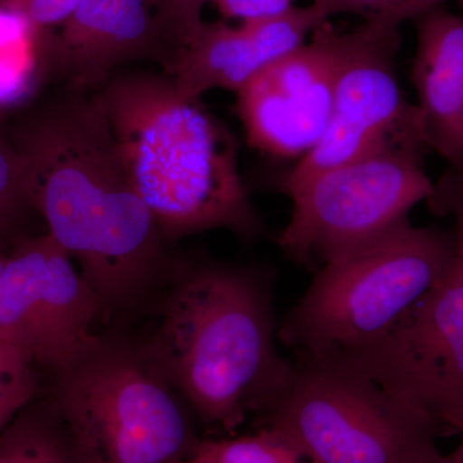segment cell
<instances>
[{"instance_id":"6da1fadb","label":"cell","mask_w":463,"mask_h":463,"mask_svg":"<svg viewBox=\"0 0 463 463\" xmlns=\"http://www.w3.org/2000/svg\"><path fill=\"white\" fill-rule=\"evenodd\" d=\"M18 155L26 200L106 312L137 309L165 285L174 269L166 242L130 181L99 94L61 100Z\"/></svg>"},{"instance_id":"e0dca14e","label":"cell","mask_w":463,"mask_h":463,"mask_svg":"<svg viewBox=\"0 0 463 463\" xmlns=\"http://www.w3.org/2000/svg\"><path fill=\"white\" fill-rule=\"evenodd\" d=\"M426 203L435 215L452 216L455 221V260L463 274V173L449 169L443 174Z\"/></svg>"},{"instance_id":"52a82bcc","label":"cell","mask_w":463,"mask_h":463,"mask_svg":"<svg viewBox=\"0 0 463 463\" xmlns=\"http://www.w3.org/2000/svg\"><path fill=\"white\" fill-rule=\"evenodd\" d=\"M282 192L294 207L277 243L292 263L316 272L410 219L434 183L421 152L399 149L332 167Z\"/></svg>"},{"instance_id":"8fae6325","label":"cell","mask_w":463,"mask_h":463,"mask_svg":"<svg viewBox=\"0 0 463 463\" xmlns=\"http://www.w3.org/2000/svg\"><path fill=\"white\" fill-rule=\"evenodd\" d=\"M328 20L312 3L240 27L224 21L203 23L194 41L174 53L170 76L185 99H200L214 88L237 93L265 67L301 47Z\"/></svg>"},{"instance_id":"30bf717a","label":"cell","mask_w":463,"mask_h":463,"mask_svg":"<svg viewBox=\"0 0 463 463\" xmlns=\"http://www.w3.org/2000/svg\"><path fill=\"white\" fill-rule=\"evenodd\" d=\"M344 33L330 21L237 91L249 145L277 158H303L325 136L334 108Z\"/></svg>"},{"instance_id":"4316f807","label":"cell","mask_w":463,"mask_h":463,"mask_svg":"<svg viewBox=\"0 0 463 463\" xmlns=\"http://www.w3.org/2000/svg\"><path fill=\"white\" fill-rule=\"evenodd\" d=\"M5 5V8L14 9V11H16L18 8V5L23 3V0H3Z\"/></svg>"},{"instance_id":"d6986e66","label":"cell","mask_w":463,"mask_h":463,"mask_svg":"<svg viewBox=\"0 0 463 463\" xmlns=\"http://www.w3.org/2000/svg\"><path fill=\"white\" fill-rule=\"evenodd\" d=\"M224 18L241 23L281 16L294 8L295 0H210Z\"/></svg>"},{"instance_id":"d4e9b609","label":"cell","mask_w":463,"mask_h":463,"mask_svg":"<svg viewBox=\"0 0 463 463\" xmlns=\"http://www.w3.org/2000/svg\"><path fill=\"white\" fill-rule=\"evenodd\" d=\"M148 2L154 9L155 14H156L158 23H160L161 18L165 16L166 12L169 11L173 0H148Z\"/></svg>"},{"instance_id":"7c38bea8","label":"cell","mask_w":463,"mask_h":463,"mask_svg":"<svg viewBox=\"0 0 463 463\" xmlns=\"http://www.w3.org/2000/svg\"><path fill=\"white\" fill-rule=\"evenodd\" d=\"M148 0H80L53 50L78 87L106 84L115 67L137 58L173 54Z\"/></svg>"},{"instance_id":"f1b7e54d","label":"cell","mask_w":463,"mask_h":463,"mask_svg":"<svg viewBox=\"0 0 463 463\" xmlns=\"http://www.w3.org/2000/svg\"><path fill=\"white\" fill-rule=\"evenodd\" d=\"M457 2H458V5H461V7L463 9V0H457Z\"/></svg>"},{"instance_id":"484cf974","label":"cell","mask_w":463,"mask_h":463,"mask_svg":"<svg viewBox=\"0 0 463 463\" xmlns=\"http://www.w3.org/2000/svg\"><path fill=\"white\" fill-rule=\"evenodd\" d=\"M459 437H461V443H459L456 452L452 453L453 463H463V432L459 434Z\"/></svg>"},{"instance_id":"2e32d148","label":"cell","mask_w":463,"mask_h":463,"mask_svg":"<svg viewBox=\"0 0 463 463\" xmlns=\"http://www.w3.org/2000/svg\"><path fill=\"white\" fill-rule=\"evenodd\" d=\"M446 0H313V5L328 18L350 14L364 21H383L401 26L416 20L431 9L441 7Z\"/></svg>"},{"instance_id":"7a4b0ae2","label":"cell","mask_w":463,"mask_h":463,"mask_svg":"<svg viewBox=\"0 0 463 463\" xmlns=\"http://www.w3.org/2000/svg\"><path fill=\"white\" fill-rule=\"evenodd\" d=\"M274 273L203 259L175 263L143 352L207 428L264 419L291 379L279 354Z\"/></svg>"},{"instance_id":"44dd1931","label":"cell","mask_w":463,"mask_h":463,"mask_svg":"<svg viewBox=\"0 0 463 463\" xmlns=\"http://www.w3.org/2000/svg\"><path fill=\"white\" fill-rule=\"evenodd\" d=\"M80 0H23L16 12L35 29L63 25L78 8Z\"/></svg>"},{"instance_id":"83f0119b","label":"cell","mask_w":463,"mask_h":463,"mask_svg":"<svg viewBox=\"0 0 463 463\" xmlns=\"http://www.w3.org/2000/svg\"><path fill=\"white\" fill-rule=\"evenodd\" d=\"M181 463H207L206 461H203V458L197 453H194V456L190 457V458L184 459V461H182Z\"/></svg>"},{"instance_id":"7402d4cb","label":"cell","mask_w":463,"mask_h":463,"mask_svg":"<svg viewBox=\"0 0 463 463\" xmlns=\"http://www.w3.org/2000/svg\"><path fill=\"white\" fill-rule=\"evenodd\" d=\"M38 392V379L33 370L21 374L0 390V432L27 404L32 403Z\"/></svg>"},{"instance_id":"8992f818","label":"cell","mask_w":463,"mask_h":463,"mask_svg":"<svg viewBox=\"0 0 463 463\" xmlns=\"http://www.w3.org/2000/svg\"><path fill=\"white\" fill-rule=\"evenodd\" d=\"M260 428L313 463H453L430 421L332 354H294L288 388Z\"/></svg>"},{"instance_id":"cb8c5ba5","label":"cell","mask_w":463,"mask_h":463,"mask_svg":"<svg viewBox=\"0 0 463 463\" xmlns=\"http://www.w3.org/2000/svg\"><path fill=\"white\" fill-rule=\"evenodd\" d=\"M30 24L14 9L0 8V52L14 47L23 41Z\"/></svg>"},{"instance_id":"ac0fdd59","label":"cell","mask_w":463,"mask_h":463,"mask_svg":"<svg viewBox=\"0 0 463 463\" xmlns=\"http://www.w3.org/2000/svg\"><path fill=\"white\" fill-rule=\"evenodd\" d=\"M210 0H173L169 11L161 18L160 25L167 42L175 51L194 41L203 25V9Z\"/></svg>"},{"instance_id":"3957f363","label":"cell","mask_w":463,"mask_h":463,"mask_svg":"<svg viewBox=\"0 0 463 463\" xmlns=\"http://www.w3.org/2000/svg\"><path fill=\"white\" fill-rule=\"evenodd\" d=\"M137 194L161 237L174 242L213 230L250 242L265 227L239 170L231 130L170 75L132 72L99 93Z\"/></svg>"},{"instance_id":"ffe728a7","label":"cell","mask_w":463,"mask_h":463,"mask_svg":"<svg viewBox=\"0 0 463 463\" xmlns=\"http://www.w3.org/2000/svg\"><path fill=\"white\" fill-rule=\"evenodd\" d=\"M20 199L26 200L21 179L20 155L11 154L0 145V228L7 223Z\"/></svg>"},{"instance_id":"277c9868","label":"cell","mask_w":463,"mask_h":463,"mask_svg":"<svg viewBox=\"0 0 463 463\" xmlns=\"http://www.w3.org/2000/svg\"><path fill=\"white\" fill-rule=\"evenodd\" d=\"M53 376L51 407L79 463H181L203 441L141 344L99 335Z\"/></svg>"},{"instance_id":"5b68a950","label":"cell","mask_w":463,"mask_h":463,"mask_svg":"<svg viewBox=\"0 0 463 463\" xmlns=\"http://www.w3.org/2000/svg\"><path fill=\"white\" fill-rule=\"evenodd\" d=\"M453 234L410 219L331 259L286 313L279 339L294 354H330L388 331L449 273Z\"/></svg>"},{"instance_id":"4fadbf2b","label":"cell","mask_w":463,"mask_h":463,"mask_svg":"<svg viewBox=\"0 0 463 463\" xmlns=\"http://www.w3.org/2000/svg\"><path fill=\"white\" fill-rule=\"evenodd\" d=\"M411 80L426 147L463 173V18L441 7L414 20Z\"/></svg>"},{"instance_id":"9c48e42d","label":"cell","mask_w":463,"mask_h":463,"mask_svg":"<svg viewBox=\"0 0 463 463\" xmlns=\"http://www.w3.org/2000/svg\"><path fill=\"white\" fill-rule=\"evenodd\" d=\"M397 24L364 21L344 33L330 123L317 147L282 176L281 190L326 170L381 152L425 154L416 105L399 84Z\"/></svg>"},{"instance_id":"9a60e30c","label":"cell","mask_w":463,"mask_h":463,"mask_svg":"<svg viewBox=\"0 0 463 463\" xmlns=\"http://www.w3.org/2000/svg\"><path fill=\"white\" fill-rule=\"evenodd\" d=\"M196 453L207 463H313L288 439L268 428L240 437L206 439Z\"/></svg>"},{"instance_id":"ba28073f","label":"cell","mask_w":463,"mask_h":463,"mask_svg":"<svg viewBox=\"0 0 463 463\" xmlns=\"http://www.w3.org/2000/svg\"><path fill=\"white\" fill-rule=\"evenodd\" d=\"M441 437L463 432V274L449 273L380 336L339 353Z\"/></svg>"},{"instance_id":"5bb4252c","label":"cell","mask_w":463,"mask_h":463,"mask_svg":"<svg viewBox=\"0 0 463 463\" xmlns=\"http://www.w3.org/2000/svg\"><path fill=\"white\" fill-rule=\"evenodd\" d=\"M0 463H79L51 404H27L0 432Z\"/></svg>"},{"instance_id":"603a6c76","label":"cell","mask_w":463,"mask_h":463,"mask_svg":"<svg viewBox=\"0 0 463 463\" xmlns=\"http://www.w3.org/2000/svg\"><path fill=\"white\" fill-rule=\"evenodd\" d=\"M26 87L25 71L16 61L8 60L0 52V103L14 102L26 90Z\"/></svg>"}]
</instances>
